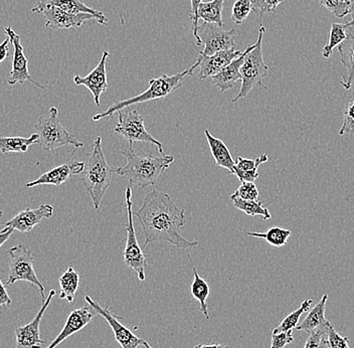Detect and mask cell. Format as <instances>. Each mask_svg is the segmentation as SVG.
Here are the masks:
<instances>
[{"mask_svg": "<svg viewBox=\"0 0 354 348\" xmlns=\"http://www.w3.org/2000/svg\"><path fill=\"white\" fill-rule=\"evenodd\" d=\"M142 227L144 247L154 241H163L178 249L196 247L198 241H189L181 236V228L185 225V210L177 207L169 194L153 190L144 199L142 207L136 212Z\"/></svg>", "mask_w": 354, "mask_h": 348, "instance_id": "6da1fadb", "label": "cell"}, {"mask_svg": "<svg viewBox=\"0 0 354 348\" xmlns=\"http://www.w3.org/2000/svg\"><path fill=\"white\" fill-rule=\"evenodd\" d=\"M120 154L126 158V164L121 167L114 168L115 174L127 177L132 185L145 188L156 185L159 176L174 163V155L154 156L152 154H137L133 149V144L128 143V147L122 150Z\"/></svg>", "mask_w": 354, "mask_h": 348, "instance_id": "7a4b0ae2", "label": "cell"}, {"mask_svg": "<svg viewBox=\"0 0 354 348\" xmlns=\"http://www.w3.org/2000/svg\"><path fill=\"white\" fill-rule=\"evenodd\" d=\"M198 64H194L190 68L183 71V72L177 73V74L171 75H161L159 77H153L149 81V87L147 90L144 91L141 94L137 96L132 97L123 101H116L104 112L99 113V114L94 115L93 120L94 121H99V120L105 118H112L115 113H118L119 111L125 109V108L131 107L136 104H142L148 101H153V100L163 99L167 97L171 93L176 92L179 88L183 86V80L187 76H192L194 71L198 68Z\"/></svg>", "mask_w": 354, "mask_h": 348, "instance_id": "3957f363", "label": "cell"}, {"mask_svg": "<svg viewBox=\"0 0 354 348\" xmlns=\"http://www.w3.org/2000/svg\"><path fill=\"white\" fill-rule=\"evenodd\" d=\"M113 174H114V168L111 167L106 161L105 154L102 148V138L98 137L94 141L92 152L88 156L87 163H85V170L82 178L84 187L88 196L92 199L95 210H98L102 199L110 187Z\"/></svg>", "mask_w": 354, "mask_h": 348, "instance_id": "277c9868", "label": "cell"}, {"mask_svg": "<svg viewBox=\"0 0 354 348\" xmlns=\"http://www.w3.org/2000/svg\"><path fill=\"white\" fill-rule=\"evenodd\" d=\"M265 32V26H260L256 48L245 55V61L241 68L242 86L239 91V94L232 99V103H236L239 100L245 98L254 87L268 89L263 84V79L269 74V66L266 65L262 50L263 37Z\"/></svg>", "mask_w": 354, "mask_h": 348, "instance_id": "5b68a950", "label": "cell"}, {"mask_svg": "<svg viewBox=\"0 0 354 348\" xmlns=\"http://www.w3.org/2000/svg\"><path fill=\"white\" fill-rule=\"evenodd\" d=\"M35 133L39 134L41 148L44 152H53L62 146L73 145L75 148L83 147L84 144L77 140L74 135L66 130L59 118V110L52 107L48 115L39 117Z\"/></svg>", "mask_w": 354, "mask_h": 348, "instance_id": "8992f818", "label": "cell"}, {"mask_svg": "<svg viewBox=\"0 0 354 348\" xmlns=\"http://www.w3.org/2000/svg\"><path fill=\"white\" fill-rule=\"evenodd\" d=\"M8 254H10V270H8V277L4 280V285H12L19 281L30 283L33 287L39 288L41 292V303H44L46 301L44 287L33 268L35 257L32 250L26 247L24 244H19L8 250Z\"/></svg>", "mask_w": 354, "mask_h": 348, "instance_id": "52a82bcc", "label": "cell"}, {"mask_svg": "<svg viewBox=\"0 0 354 348\" xmlns=\"http://www.w3.org/2000/svg\"><path fill=\"white\" fill-rule=\"evenodd\" d=\"M125 207L127 212L128 221L126 223L127 230V238H126V246L124 248L123 257L124 263L130 269L137 273V276L140 281L145 280V270L147 268V262L144 256L138 239H137L136 232H135L134 223H133V201L132 190L130 186H127L125 190Z\"/></svg>", "mask_w": 354, "mask_h": 348, "instance_id": "ba28073f", "label": "cell"}, {"mask_svg": "<svg viewBox=\"0 0 354 348\" xmlns=\"http://www.w3.org/2000/svg\"><path fill=\"white\" fill-rule=\"evenodd\" d=\"M119 121L115 127V133L121 135L128 143L146 142L154 144L158 147L159 152L163 154V144L154 138L144 125V116L137 109L128 107L119 111Z\"/></svg>", "mask_w": 354, "mask_h": 348, "instance_id": "9c48e42d", "label": "cell"}, {"mask_svg": "<svg viewBox=\"0 0 354 348\" xmlns=\"http://www.w3.org/2000/svg\"><path fill=\"white\" fill-rule=\"evenodd\" d=\"M236 33L234 28L225 30L218 24L203 21L198 28L199 39L205 46L199 55H212L221 51L236 48Z\"/></svg>", "mask_w": 354, "mask_h": 348, "instance_id": "30bf717a", "label": "cell"}, {"mask_svg": "<svg viewBox=\"0 0 354 348\" xmlns=\"http://www.w3.org/2000/svg\"><path fill=\"white\" fill-rule=\"evenodd\" d=\"M32 12L43 15L44 24L46 28L54 30H70V28H81L84 22L92 21L96 17L88 13H71L62 10L52 4L46 6H37L32 8Z\"/></svg>", "mask_w": 354, "mask_h": 348, "instance_id": "8fae6325", "label": "cell"}, {"mask_svg": "<svg viewBox=\"0 0 354 348\" xmlns=\"http://www.w3.org/2000/svg\"><path fill=\"white\" fill-rule=\"evenodd\" d=\"M4 33H6V37H10V44L13 46L12 68H11L10 77L8 80V85L15 86L17 83L24 85L26 81H28L30 83L35 84L37 87L46 90L48 87L41 85L39 82L32 79L30 72H28V57L24 54L21 37L12 30L11 26H6L4 28Z\"/></svg>", "mask_w": 354, "mask_h": 348, "instance_id": "7c38bea8", "label": "cell"}, {"mask_svg": "<svg viewBox=\"0 0 354 348\" xmlns=\"http://www.w3.org/2000/svg\"><path fill=\"white\" fill-rule=\"evenodd\" d=\"M55 290H50L48 298L41 305V309L37 312V316L33 318L32 322L24 327H15V338H17V348H41L46 341L41 339L39 333V327H41V320L48 305L52 302L54 298Z\"/></svg>", "mask_w": 354, "mask_h": 348, "instance_id": "4fadbf2b", "label": "cell"}, {"mask_svg": "<svg viewBox=\"0 0 354 348\" xmlns=\"http://www.w3.org/2000/svg\"><path fill=\"white\" fill-rule=\"evenodd\" d=\"M85 300L86 302L92 306L93 309L97 312V314L103 316L106 319L108 324L110 325L113 332H114L117 342L121 345L122 348H136L139 343L143 340V339L137 338L129 328L121 323L120 318L112 313L108 309V306H106L105 308L102 307L98 304V302L93 300L88 295H86Z\"/></svg>", "mask_w": 354, "mask_h": 348, "instance_id": "5bb4252c", "label": "cell"}, {"mask_svg": "<svg viewBox=\"0 0 354 348\" xmlns=\"http://www.w3.org/2000/svg\"><path fill=\"white\" fill-rule=\"evenodd\" d=\"M110 57L109 52L104 51L102 54L101 59H100L98 65L96 68L88 73L87 76L81 77L76 75L74 77V83L77 86H84L90 90L94 97L95 104L100 106V100L102 95L107 91L108 81L107 72H106V63H107L108 57Z\"/></svg>", "mask_w": 354, "mask_h": 348, "instance_id": "9a60e30c", "label": "cell"}, {"mask_svg": "<svg viewBox=\"0 0 354 348\" xmlns=\"http://www.w3.org/2000/svg\"><path fill=\"white\" fill-rule=\"evenodd\" d=\"M53 214L54 207L48 203L39 205L35 210L26 208V210L19 212L15 218L6 221V228H10L21 232H30L35 226L39 225L44 219L52 218Z\"/></svg>", "mask_w": 354, "mask_h": 348, "instance_id": "2e32d148", "label": "cell"}, {"mask_svg": "<svg viewBox=\"0 0 354 348\" xmlns=\"http://www.w3.org/2000/svg\"><path fill=\"white\" fill-rule=\"evenodd\" d=\"M84 170H85V163L81 161H68L44 172L39 178L26 183V187H35L37 185L59 186L66 183L72 175L83 174Z\"/></svg>", "mask_w": 354, "mask_h": 348, "instance_id": "e0dca14e", "label": "cell"}, {"mask_svg": "<svg viewBox=\"0 0 354 348\" xmlns=\"http://www.w3.org/2000/svg\"><path fill=\"white\" fill-rule=\"evenodd\" d=\"M96 314L97 312L93 309L92 306L88 304V303L84 305L83 307L79 308V309L73 310L68 319H66L63 330L59 332V336L46 348H55L57 345H61L66 338L74 336L80 330L87 327Z\"/></svg>", "mask_w": 354, "mask_h": 348, "instance_id": "ac0fdd59", "label": "cell"}, {"mask_svg": "<svg viewBox=\"0 0 354 348\" xmlns=\"http://www.w3.org/2000/svg\"><path fill=\"white\" fill-rule=\"evenodd\" d=\"M243 52L232 48V50L221 51L212 55H198L196 64L201 68L199 80H205L218 75L223 68L230 65L234 59L240 57Z\"/></svg>", "mask_w": 354, "mask_h": 348, "instance_id": "d6986e66", "label": "cell"}, {"mask_svg": "<svg viewBox=\"0 0 354 348\" xmlns=\"http://www.w3.org/2000/svg\"><path fill=\"white\" fill-rule=\"evenodd\" d=\"M256 48V44H250L243 51L240 57L234 59L230 65L225 66L218 75L212 77V84L218 88L221 93H225L234 87L236 82L241 81V68H242L245 55Z\"/></svg>", "mask_w": 354, "mask_h": 348, "instance_id": "ffe728a7", "label": "cell"}, {"mask_svg": "<svg viewBox=\"0 0 354 348\" xmlns=\"http://www.w3.org/2000/svg\"><path fill=\"white\" fill-rule=\"evenodd\" d=\"M205 137L209 143V150L212 157L216 161V165L229 170L230 174H234V165L236 161L232 158V153L230 152L225 142L210 134L209 129H205Z\"/></svg>", "mask_w": 354, "mask_h": 348, "instance_id": "44dd1931", "label": "cell"}, {"mask_svg": "<svg viewBox=\"0 0 354 348\" xmlns=\"http://www.w3.org/2000/svg\"><path fill=\"white\" fill-rule=\"evenodd\" d=\"M37 4L39 6L52 4V6H57V8L71 13H88V15H94L98 24L102 26L108 24V19L102 11L88 8L82 0H39Z\"/></svg>", "mask_w": 354, "mask_h": 348, "instance_id": "7402d4cb", "label": "cell"}, {"mask_svg": "<svg viewBox=\"0 0 354 348\" xmlns=\"http://www.w3.org/2000/svg\"><path fill=\"white\" fill-rule=\"evenodd\" d=\"M268 161V155L263 153L254 159L239 156L234 165V175L241 183H254L259 177V166Z\"/></svg>", "mask_w": 354, "mask_h": 348, "instance_id": "603a6c76", "label": "cell"}, {"mask_svg": "<svg viewBox=\"0 0 354 348\" xmlns=\"http://www.w3.org/2000/svg\"><path fill=\"white\" fill-rule=\"evenodd\" d=\"M340 62L346 68L347 76L343 77L340 84L346 90H351L354 82V33H348V37L339 46Z\"/></svg>", "mask_w": 354, "mask_h": 348, "instance_id": "cb8c5ba5", "label": "cell"}, {"mask_svg": "<svg viewBox=\"0 0 354 348\" xmlns=\"http://www.w3.org/2000/svg\"><path fill=\"white\" fill-rule=\"evenodd\" d=\"M327 300H328V295H323L319 302L314 306L313 309L308 311V315L306 316V318L303 320L301 324H298L296 329L310 333V332L314 331V330L318 329V328L328 324L330 321L327 320L326 317H325Z\"/></svg>", "mask_w": 354, "mask_h": 348, "instance_id": "d4e9b609", "label": "cell"}, {"mask_svg": "<svg viewBox=\"0 0 354 348\" xmlns=\"http://www.w3.org/2000/svg\"><path fill=\"white\" fill-rule=\"evenodd\" d=\"M39 137L37 133H33L30 137H10L0 135V152L3 154L10 153H24L33 144L39 143Z\"/></svg>", "mask_w": 354, "mask_h": 348, "instance_id": "484cf974", "label": "cell"}, {"mask_svg": "<svg viewBox=\"0 0 354 348\" xmlns=\"http://www.w3.org/2000/svg\"><path fill=\"white\" fill-rule=\"evenodd\" d=\"M59 282L61 287L59 298L65 299L68 303H72L80 285L79 273L74 268H68L66 271L59 277Z\"/></svg>", "mask_w": 354, "mask_h": 348, "instance_id": "4316f807", "label": "cell"}, {"mask_svg": "<svg viewBox=\"0 0 354 348\" xmlns=\"http://www.w3.org/2000/svg\"><path fill=\"white\" fill-rule=\"evenodd\" d=\"M225 0H212L209 2H203L198 8V19L205 22L218 24L221 28L225 26L223 21V8Z\"/></svg>", "mask_w": 354, "mask_h": 348, "instance_id": "83f0119b", "label": "cell"}, {"mask_svg": "<svg viewBox=\"0 0 354 348\" xmlns=\"http://www.w3.org/2000/svg\"><path fill=\"white\" fill-rule=\"evenodd\" d=\"M194 271V281H192L190 291H192V297L198 301L201 305V310L205 318L209 319V311H207V300L209 295V285L205 279L199 276L196 267H192Z\"/></svg>", "mask_w": 354, "mask_h": 348, "instance_id": "f1b7e54d", "label": "cell"}, {"mask_svg": "<svg viewBox=\"0 0 354 348\" xmlns=\"http://www.w3.org/2000/svg\"><path fill=\"white\" fill-rule=\"evenodd\" d=\"M232 205L238 210H242L248 216L251 217H262L264 219H270L272 218L269 210L266 208L263 201H245V199H240L236 196H230Z\"/></svg>", "mask_w": 354, "mask_h": 348, "instance_id": "f546056e", "label": "cell"}, {"mask_svg": "<svg viewBox=\"0 0 354 348\" xmlns=\"http://www.w3.org/2000/svg\"><path fill=\"white\" fill-rule=\"evenodd\" d=\"M291 234V230L279 227L271 228V229L266 230L265 232H248V236L265 239L269 245L274 248L284 247Z\"/></svg>", "mask_w": 354, "mask_h": 348, "instance_id": "4dcf8cb0", "label": "cell"}, {"mask_svg": "<svg viewBox=\"0 0 354 348\" xmlns=\"http://www.w3.org/2000/svg\"><path fill=\"white\" fill-rule=\"evenodd\" d=\"M349 24H332L330 30H329L328 43L323 48L322 55L325 59H328L332 55L333 50L338 48L347 39Z\"/></svg>", "mask_w": 354, "mask_h": 348, "instance_id": "1f68e13d", "label": "cell"}, {"mask_svg": "<svg viewBox=\"0 0 354 348\" xmlns=\"http://www.w3.org/2000/svg\"><path fill=\"white\" fill-rule=\"evenodd\" d=\"M313 300L311 299H306L303 301L302 304L295 311L290 313L289 315L285 317L283 319L282 322L278 325L276 328H274L272 333H280V332L293 331L298 327L299 320H300L301 316L308 312L310 307H311Z\"/></svg>", "mask_w": 354, "mask_h": 348, "instance_id": "d6a6232c", "label": "cell"}, {"mask_svg": "<svg viewBox=\"0 0 354 348\" xmlns=\"http://www.w3.org/2000/svg\"><path fill=\"white\" fill-rule=\"evenodd\" d=\"M253 11L252 0H236L232 8V19L236 24H242Z\"/></svg>", "mask_w": 354, "mask_h": 348, "instance_id": "836d02e7", "label": "cell"}, {"mask_svg": "<svg viewBox=\"0 0 354 348\" xmlns=\"http://www.w3.org/2000/svg\"><path fill=\"white\" fill-rule=\"evenodd\" d=\"M324 343L325 348H351L349 347V338L340 336L332 323L328 325Z\"/></svg>", "mask_w": 354, "mask_h": 348, "instance_id": "e575fe53", "label": "cell"}, {"mask_svg": "<svg viewBox=\"0 0 354 348\" xmlns=\"http://www.w3.org/2000/svg\"><path fill=\"white\" fill-rule=\"evenodd\" d=\"M340 136L343 135L354 134V98L349 101L343 113V122L342 127L338 131Z\"/></svg>", "mask_w": 354, "mask_h": 348, "instance_id": "d590c367", "label": "cell"}, {"mask_svg": "<svg viewBox=\"0 0 354 348\" xmlns=\"http://www.w3.org/2000/svg\"><path fill=\"white\" fill-rule=\"evenodd\" d=\"M320 4L327 8L330 13L338 19H343L351 13L348 6L342 0H319Z\"/></svg>", "mask_w": 354, "mask_h": 348, "instance_id": "8d00e7d4", "label": "cell"}, {"mask_svg": "<svg viewBox=\"0 0 354 348\" xmlns=\"http://www.w3.org/2000/svg\"><path fill=\"white\" fill-rule=\"evenodd\" d=\"M330 323L310 332L304 348H325V338H326L327 329Z\"/></svg>", "mask_w": 354, "mask_h": 348, "instance_id": "74e56055", "label": "cell"}, {"mask_svg": "<svg viewBox=\"0 0 354 348\" xmlns=\"http://www.w3.org/2000/svg\"><path fill=\"white\" fill-rule=\"evenodd\" d=\"M232 196L240 197V199H245V201H258L259 194L258 187L254 185V183H241L238 190L232 194Z\"/></svg>", "mask_w": 354, "mask_h": 348, "instance_id": "f35d334b", "label": "cell"}, {"mask_svg": "<svg viewBox=\"0 0 354 348\" xmlns=\"http://www.w3.org/2000/svg\"><path fill=\"white\" fill-rule=\"evenodd\" d=\"M284 0H252L253 11L257 15H265L272 12L278 8L279 4L282 3Z\"/></svg>", "mask_w": 354, "mask_h": 348, "instance_id": "ab89813d", "label": "cell"}, {"mask_svg": "<svg viewBox=\"0 0 354 348\" xmlns=\"http://www.w3.org/2000/svg\"><path fill=\"white\" fill-rule=\"evenodd\" d=\"M293 331L272 333L271 347L270 348H284L286 345L293 342Z\"/></svg>", "mask_w": 354, "mask_h": 348, "instance_id": "60d3db41", "label": "cell"}, {"mask_svg": "<svg viewBox=\"0 0 354 348\" xmlns=\"http://www.w3.org/2000/svg\"><path fill=\"white\" fill-rule=\"evenodd\" d=\"M203 0H190V6H192V13H190V19H192V33H194V37H196V44H198V46H203L198 35V8L199 6L203 3Z\"/></svg>", "mask_w": 354, "mask_h": 348, "instance_id": "b9f144b4", "label": "cell"}, {"mask_svg": "<svg viewBox=\"0 0 354 348\" xmlns=\"http://www.w3.org/2000/svg\"><path fill=\"white\" fill-rule=\"evenodd\" d=\"M11 298L10 295H8V291L6 289V285L2 282L1 279H0V307H3V306H10L11 304Z\"/></svg>", "mask_w": 354, "mask_h": 348, "instance_id": "7bdbcfd3", "label": "cell"}, {"mask_svg": "<svg viewBox=\"0 0 354 348\" xmlns=\"http://www.w3.org/2000/svg\"><path fill=\"white\" fill-rule=\"evenodd\" d=\"M10 37H6V39L0 44V64L8 57V52H10Z\"/></svg>", "mask_w": 354, "mask_h": 348, "instance_id": "ee69618b", "label": "cell"}, {"mask_svg": "<svg viewBox=\"0 0 354 348\" xmlns=\"http://www.w3.org/2000/svg\"><path fill=\"white\" fill-rule=\"evenodd\" d=\"M13 232H15V230L10 229V228H4V229L0 232V248L8 241V239L10 238Z\"/></svg>", "mask_w": 354, "mask_h": 348, "instance_id": "f6af8a7d", "label": "cell"}, {"mask_svg": "<svg viewBox=\"0 0 354 348\" xmlns=\"http://www.w3.org/2000/svg\"><path fill=\"white\" fill-rule=\"evenodd\" d=\"M194 348H230V347L225 345H196Z\"/></svg>", "mask_w": 354, "mask_h": 348, "instance_id": "bcb514c9", "label": "cell"}, {"mask_svg": "<svg viewBox=\"0 0 354 348\" xmlns=\"http://www.w3.org/2000/svg\"><path fill=\"white\" fill-rule=\"evenodd\" d=\"M351 21L348 22L349 26L347 28V33H354V8L351 11Z\"/></svg>", "mask_w": 354, "mask_h": 348, "instance_id": "7dc6e473", "label": "cell"}, {"mask_svg": "<svg viewBox=\"0 0 354 348\" xmlns=\"http://www.w3.org/2000/svg\"><path fill=\"white\" fill-rule=\"evenodd\" d=\"M136 348H152L150 347L149 343L147 342V341L143 340L141 341L140 343H139L138 347Z\"/></svg>", "mask_w": 354, "mask_h": 348, "instance_id": "c3c4849f", "label": "cell"}, {"mask_svg": "<svg viewBox=\"0 0 354 348\" xmlns=\"http://www.w3.org/2000/svg\"><path fill=\"white\" fill-rule=\"evenodd\" d=\"M345 3L347 4V6H348V8H349V10H353V8H354V0H345ZM349 15H351V13H349Z\"/></svg>", "mask_w": 354, "mask_h": 348, "instance_id": "681fc988", "label": "cell"}, {"mask_svg": "<svg viewBox=\"0 0 354 348\" xmlns=\"http://www.w3.org/2000/svg\"><path fill=\"white\" fill-rule=\"evenodd\" d=\"M2 214H3V212H2V210H0V218H1Z\"/></svg>", "mask_w": 354, "mask_h": 348, "instance_id": "f907efd6", "label": "cell"}, {"mask_svg": "<svg viewBox=\"0 0 354 348\" xmlns=\"http://www.w3.org/2000/svg\"><path fill=\"white\" fill-rule=\"evenodd\" d=\"M342 1L344 2V1H345V0H342Z\"/></svg>", "mask_w": 354, "mask_h": 348, "instance_id": "816d5d0a", "label": "cell"}]
</instances>
